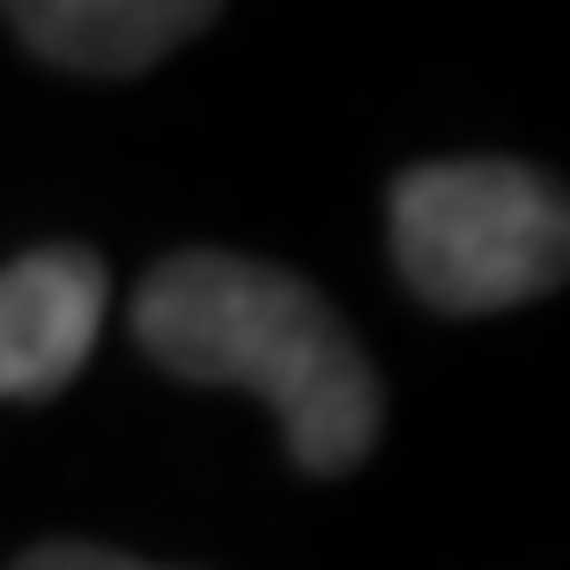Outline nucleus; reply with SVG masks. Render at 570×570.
I'll return each instance as SVG.
<instances>
[{"mask_svg": "<svg viewBox=\"0 0 570 570\" xmlns=\"http://www.w3.org/2000/svg\"><path fill=\"white\" fill-rule=\"evenodd\" d=\"M230 0H0L16 38L67 75H148Z\"/></svg>", "mask_w": 570, "mask_h": 570, "instance_id": "obj_4", "label": "nucleus"}, {"mask_svg": "<svg viewBox=\"0 0 570 570\" xmlns=\"http://www.w3.org/2000/svg\"><path fill=\"white\" fill-rule=\"evenodd\" d=\"M111 312L105 259L82 245H38L0 267V401H52L89 363Z\"/></svg>", "mask_w": 570, "mask_h": 570, "instance_id": "obj_3", "label": "nucleus"}, {"mask_svg": "<svg viewBox=\"0 0 570 570\" xmlns=\"http://www.w3.org/2000/svg\"><path fill=\"white\" fill-rule=\"evenodd\" d=\"M134 341L186 385H245L275 407L304 474H348L385 430V385L348 318L304 275L245 253H178L134 289Z\"/></svg>", "mask_w": 570, "mask_h": 570, "instance_id": "obj_1", "label": "nucleus"}, {"mask_svg": "<svg viewBox=\"0 0 570 570\" xmlns=\"http://www.w3.org/2000/svg\"><path fill=\"white\" fill-rule=\"evenodd\" d=\"M385 223L401 282L444 318L533 304L570 267L563 186L511 156L407 164L385 193Z\"/></svg>", "mask_w": 570, "mask_h": 570, "instance_id": "obj_2", "label": "nucleus"}, {"mask_svg": "<svg viewBox=\"0 0 570 570\" xmlns=\"http://www.w3.org/2000/svg\"><path fill=\"white\" fill-rule=\"evenodd\" d=\"M16 570H156V563H134V556L97 549V541H45V549H30Z\"/></svg>", "mask_w": 570, "mask_h": 570, "instance_id": "obj_5", "label": "nucleus"}]
</instances>
